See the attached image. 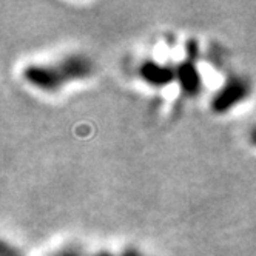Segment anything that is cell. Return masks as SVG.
Listing matches in <instances>:
<instances>
[{
    "label": "cell",
    "mask_w": 256,
    "mask_h": 256,
    "mask_svg": "<svg viewBox=\"0 0 256 256\" xmlns=\"http://www.w3.org/2000/svg\"><path fill=\"white\" fill-rule=\"evenodd\" d=\"M52 256H85L84 252L78 247H68L64 250H59L58 253H54Z\"/></svg>",
    "instance_id": "5"
},
{
    "label": "cell",
    "mask_w": 256,
    "mask_h": 256,
    "mask_svg": "<svg viewBox=\"0 0 256 256\" xmlns=\"http://www.w3.org/2000/svg\"><path fill=\"white\" fill-rule=\"evenodd\" d=\"M91 72H93L91 60L85 56H80V54H72V56H66L54 65H28L24 70V79L34 88L46 91V93H54L65 84L86 79L91 76Z\"/></svg>",
    "instance_id": "1"
},
{
    "label": "cell",
    "mask_w": 256,
    "mask_h": 256,
    "mask_svg": "<svg viewBox=\"0 0 256 256\" xmlns=\"http://www.w3.org/2000/svg\"><path fill=\"white\" fill-rule=\"evenodd\" d=\"M250 93V85L242 78H232L228 79L221 91L213 99V110L216 113H227V110L242 102Z\"/></svg>",
    "instance_id": "2"
},
{
    "label": "cell",
    "mask_w": 256,
    "mask_h": 256,
    "mask_svg": "<svg viewBox=\"0 0 256 256\" xmlns=\"http://www.w3.org/2000/svg\"><path fill=\"white\" fill-rule=\"evenodd\" d=\"M176 78L180 82L182 90L188 94H196L199 88H200V79H199V72L196 71L194 65L192 64H182L176 70Z\"/></svg>",
    "instance_id": "4"
},
{
    "label": "cell",
    "mask_w": 256,
    "mask_h": 256,
    "mask_svg": "<svg viewBox=\"0 0 256 256\" xmlns=\"http://www.w3.org/2000/svg\"><path fill=\"white\" fill-rule=\"evenodd\" d=\"M2 256H20V254L17 253L14 248H11L10 246L4 244V247H2Z\"/></svg>",
    "instance_id": "6"
},
{
    "label": "cell",
    "mask_w": 256,
    "mask_h": 256,
    "mask_svg": "<svg viewBox=\"0 0 256 256\" xmlns=\"http://www.w3.org/2000/svg\"><path fill=\"white\" fill-rule=\"evenodd\" d=\"M139 72L145 82L153 84V85H166L176 76V72H173L168 66L162 65V64L159 65L154 62L144 64L140 66Z\"/></svg>",
    "instance_id": "3"
}]
</instances>
